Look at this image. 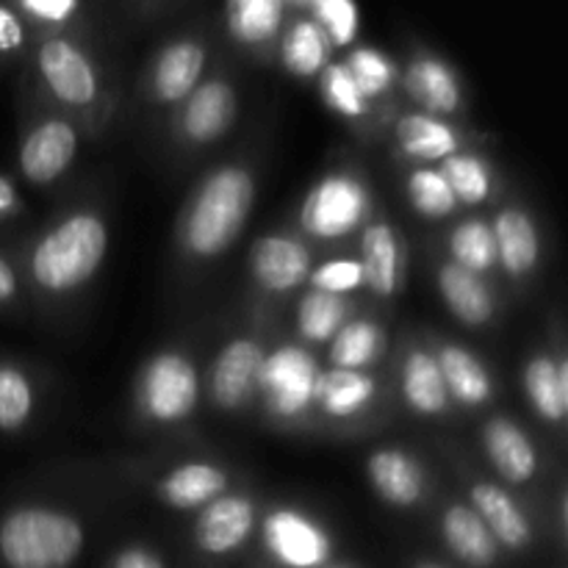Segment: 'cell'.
Masks as SVG:
<instances>
[{"label":"cell","instance_id":"cell-1","mask_svg":"<svg viewBox=\"0 0 568 568\" xmlns=\"http://www.w3.org/2000/svg\"><path fill=\"white\" fill-rule=\"evenodd\" d=\"M253 178L242 166L211 172L186 220V247L200 258H214L231 247L253 209Z\"/></svg>","mask_w":568,"mask_h":568},{"label":"cell","instance_id":"cell-2","mask_svg":"<svg viewBox=\"0 0 568 568\" xmlns=\"http://www.w3.org/2000/svg\"><path fill=\"white\" fill-rule=\"evenodd\" d=\"M109 247V231L94 214H72L31 253V275L44 292H72L98 272Z\"/></svg>","mask_w":568,"mask_h":568},{"label":"cell","instance_id":"cell-3","mask_svg":"<svg viewBox=\"0 0 568 568\" xmlns=\"http://www.w3.org/2000/svg\"><path fill=\"white\" fill-rule=\"evenodd\" d=\"M81 549V525L59 510L20 508L0 521V558L9 568H67Z\"/></svg>","mask_w":568,"mask_h":568},{"label":"cell","instance_id":"cell-4","mask_svg":"<svg viewBox=\"0 0 568 568\" xmlns=\"http://www.w3.org/2000/svg\"><path fill=\"white\" fill-rule=\"evenodd\" d=\"M369 214V194L353 175H331L305 197L300 220L311 236L338 239L361 225Z\"/></svg>","mask_w":568,"mask_h":568},{"label":"cell","instance_id":"cell-5","mask_svg":"<svg viewBox=\"0 0 568 568\" xmlns=\"http://www.w3.org/2000/svg\"><path fill=\"white\" fill-rule=\"evenodd\" d=\"M316 383H320L316 361L303 349L283 347L261 361L258 386L277 416L303 414L314 403Z\"/></svg>","mask_w":568,"mask_h":568},{"label":"cell","instance_id":"cell-6","mask_svg":"<svg viewBox=\"0 0 568 568\" xmlns=\"http://www.w3.org/2000/svg\"><path fill=\"white\" fill-rule=\"evenodd\" d=\"M144 410L155 422H181L197 405V372L181 353H161L144 369Z\"/></svg>","mask_w":568,"mask_h":568},{"label":"cell","instance_id":"cell-7","mask_svg":"<svg viewBox=\"0 0 568 568\" xmlns=\"http://www.w3.org/2000/svg\"><path fill=\"white\" fill-rule=\"evenodd\" d=\"M39 72L50 92L67 105H89L98 98V72L81 48L64 37L44 39L39 48Z\"/></svg>","mask_w":568,"mask_h":568},{"label":"cell","instance_id":"cell-8","mask_svg":"<svg viewBox=\"0 0 568 568\" xmlns=\"http://www.w3.org/2000/svg\"><path fill=\"white\" fill-rule=\"evenodd\" d=\"M264 541L275 560L288 568H316L331 555V538L316 521L297 510H275L264 521Z\"/></svg>","mask_w":568,"mask_h":568},{"label":"cell","instance_id":"cell-9","mask_svg":"<svg viewBox=\"0 0 568 568\" xmlns=\"http://www.w3.org/2000/svg\"><path fill=\"white\" fill-rule=\"evenodd\" d=\"M78 136L70 122L48 120L33 128L20 148V170L31 183H50L72 164Z\"/></svg>","mask_w":568,"mask_h":568},{"label":"cell","instance_id":"cell-10","mask_svg":"<svg viewBox=\"0 0 568 568\" xmlns=\"http://www.w3.org/2000/svg\"><path fill=\"white\" fill-rule=\"evenodd\" d=\"M264 349L253 338H236L227 344L211 369V394L222 408H236L258 383Z\"/></svg>","mask_w":568,"mask_h":568},{"label":"cell","instance_id":"cell-11","mask_svg":"<svg viewBox=\"0 0 568 568\" xmlns=\"http://www.w3.org/2000/svg\"><path fill=\"white\" fill-rule=\"evenodd\" d=\"M255 527V508L244 497H216L197 519V544L209 555H227L242 547Z\"/></svg>","mask_w":568,"mask_h":568},{"label":"cell","instance_id":"cell-12","mask_svg":"<svg viewBox=\"0 0 568 568\" xmlns=\"http://www.w3.org/2000/svg\"><path fill=\"white\" fill-rule=\"evenodd\" d=\"M233 120H236V94L227 81L214 78V81L197 83V89L186 98L183 131L194 142H214L233 125Z\"/></svg>","mask_w":568,"mask_h":568},{"label":"cell","instance_id":"cell-13","mask_svg":"<svg viewBox=\"0 0 568 568\" xmlns=\"http://www.w3.org/2000/svg\"><path fill=\"white\" fill-rule=\"evenodd\" d=\"M311 255L288 236H264L250 253L253 277L270 292H288L308 275Z\"/></svg>","mask_w":568,"mask_h":568},{"label":"cell","instance_id":"cell-14","mask_svg":"<svg viewBox=\"0 0 568 568\" xmlns=\"http://www.w3.org/2000/svg\"><path fill=\"white\" fill-rule=\"evenodd\" d=\"M205 70V48L197 39H178L166 44L153 67V89L164 103L186 100L197 89Z\"/></svg>","mask_w":568,"mask_h":568},{"label":"cell","instance_id":"cell-15","mask_svg":"<svg viewBox=\"0 0 568 568\" xmlns=\"http://www.w3.org/2000/svg\"><path fill=\"white\" fill-rule=\"evenodd\" d=\"M486 453L494 469L514 486L532 480L538 471V455L527 433L510 419H491L483 430Z\"/></svg>","mask_w":568,"mask_h":568},{"label":"cell","instance_id":"cell-16","mask_svg":"<svg viewBox=\"0 0 568 568\" xmlns=\"http://www.w3.org/2000/svg\"><path fill=\"white\" fill-rule=\"evenodd\" d=\"M366 471H369L375 491L397 508H410L419 503L422 491H425L419 464L399 449H377L366 464Z\"/></svg>","mask_w":568,"mask_h":568},{"label":"cell","instance_id":"cell-17","mask_svg":"<svg viewBox=\"0 0 568 568\" xmlns=\"http://www.w3.org/2000/svg\"><path fill=\"white\" fill-rule=\"evenodd\" d=\"M405 89L425 109V114H449L460 105V87L453 67L442 59L422 55L405 72Z\"/></svg>","mask_w":568,"mask_h":568},{"label":"cell","instance_id":"cell-18","mask_svg":"<svg viewBox=\"0 0 568 568\" xmlns=\"http://www.w3.org/2000/svg\"><path fill=\"white\" fill-rule=\"evenodd\" d=\"M471 505H475V514L486 521L491 536L503 541V547L521 549L530 544V521L508 491L494 483H477L471 488Z\"/></svg>","mask_w":568,"mask_h":568},{"label":"cell","instance_id":"cell-19","mask_svg":"<svg viewBox=\"0 0 568 568\" xmlns=\"http://www.w3.org/2000/svg\"><path fill=\"white\" fill-rule=\"evenodd\" d=\"M494 242H497V261H503L508 275L521 277L538 264L541 242H538L536 222L525 211L505 209L494 222Z\"/></svg>","mask_w":568,"mask_h":568},{"label":"cell","instance_id":"cell-20","mask_svg":"<svg viewBox=\"0 0 568 568\" xmlns=\"http://www.w3.org/2000/svg\"><path fill=\"white\" fill-rule=\"evenodd\" d=\"M438 288L444 303L466 325H486L494 316V294L480 275L464 270L458 264H447L438 272Z\"/></svg>","mask_w":568,"mask_h":568},{"label":"cell","instance_id":"cell-21","mask_svg":"<svg viewBox=\"0 0 568 568\" xmlns=\"http://www.w3.org/2000/svg\"><path fill=\"white\" fill-rule=\"evenodd\" d=\"M442 530L449 549H453L464 564L475 568H488L497 560V538L491 536L486 521L475 514V508L453 505V508L444 514Z\"/></svg>","mask_w":568,"mask_h":568},{"label":"cell","instance_id":"cell-22","mask_svg":"<svg viewBox=\"0 0 568 568\" xmlns=\"http://www.w3.org/2000/svg\"><path fill=\"white\" fill-rule=\"evenodd\" d=\"M227 488L225 471L211 464H183L161 480V499L178 510H192L214 503Z\"/></svg>","mask_w":568,"mask_h":568},{"label":"cell","instance_id":"cell-23","mask_svg":"<svg viewBox=\"0 0 568 568\" xmlns=\"http://www.w3.org/2000/svg\"><path fill=\"white\" fill-rule=\"evenodd\" d=\"M227 31L244 48L275 42L283 31L286 0H227Z\"/></svg>","mask_w":568,"mask_h":568},{"label":"cell","instance_id":"cell-24","mask_svg":"<svg viewBox=\"0 0 568 568\" xmlns=\"http://www.w3.org/2000/svg\"><path fill=\"white\" fill-rule=\"evenodd\" d=\"M364 258H361V270H364V283L377 294V297H392L399 286V239L383 222H375L364 231Z\"/></svg>","mask_w":568,"mask_h":568},{"label":"cell","instance_id":"cell-25","mask_svg":"<svg viewBox=\"0 0 568 568\" xmlns=\"http://www.w3.org/2000/svg\"><path fill=\"white\" fill-rule=\"evenodd\" d=\"M331 39L314 17H300L286 28L281 39V59L286 70L297 78L320 75L331 59Z\"/></svg>","mask_w":568,"mask_h":568},{"label":"cell","instance_id":"cell-26","mask_svg":"<svg viewBox=\"0 0 568 568\" xmlns=\"http://www.w3.org/2000/svg\"><path fill=\"white\" fill-rule=\"evenodd\" d=\"M403 394L416 414L436 416L444 414L449 405L447 386H444L442 369L436 358L425 349H414L403 366Z\"/></svg>","mask_w":568,"mask_h":568},{"label":"cell","instance_id":"cell-27","mask_svg":"<svg viewBox=\"0 0 568 568\" xmlns=\"http://www.w3.org/2000/svg\"><path fill=\"white\" fill-rule=\"evenodd\" d=\"M372 397H375V381L369 375L353 369H331L320 375L314 403H320L327 416L347 419V416L361 414L372 403Z\"/></svg>","mask_w":568,"mask_h":568},{"label":"cell","instance_id":"cell-28","mask_svg":"<svg viewBox=\"0 0 568 568\" xmlns=\"http://www.w3.org/2000/svg\"><path fill=\"white\" fill-rule=\"evenodd\" d=\"M449 397L464 405H483L491 397V377L486 366L464 347H444L436 358Z\"/></svg>","mask_w":568,"mask_h":568},{"label":"cell","instance_id":"cell-29","mask_svg":"<svg viewBox=\"0 0 568 568\" xmlns=\"http://www.w3.org/2000/svg\"><path fill=\"white\" fill-rule=\"evenodd\" d=\"M525 388L538 414L549 422H560L568 410V369L549 355H538L525 369Z\"/></svg>","mask_w":568,"mask_h":568},{"label":"cell","instance_id":"cell-30","mask_svg":"<svg viewBox=\"0 0 568 568\" xmlns=\"http://www.w3.org/2000/svg\"><path fill=\"white\" fill-rule=\"evenodd\" d=\"M397 139L399 148L410 155V159L422 161H438L447 159L458 150V139H455L453 128L438 122L430 114H408L397 122Z\"/></svg>","mask_w":568,"mask_h":568},{"label":"cell","instance_id":"cell-31","mask_svg":"<svg viewBox=\"0 0 568 568\" xmlns=\"http://www.w3.org/2000/svg\"><path fill=\"white\" fill-rule=\"evenodd\" d=\"M383 333L372 322H349L333 336L331 364L333 369L361 372L381 355Z\"/></svg>","mask_w":568,"mask_h":568},{"label":"cell","instance_id":"cell-32","mask_svg":"<svg viewBox=\"0 0 568 568\" xmlns=\"http://www.w3.org/2000/svg\"><path fill=\"white\" fill-rule=\"evenodd\" d=\"M344 320H347V303L338 294L327 292H311L300 300L297 308V327L300 336L308 342H327L342 331Z\"/></svg>","mask_w":568,"mask_h":568},{"label":"cell","instance_id":"cell-33","mask_svg":"<svg viewBox=\"0 0 568 568\" xmlns=\"http://www.w3.org/2000/svg\"><path fill=\"white\" fill-rule=\"evenodd\" d=\"M449 250L455 255V264L464 270L480 272L491 270L497 264V242H494V231L480 220H469L453 231V242Z\"/></svg>","mask_w":568,"mask_h":568},{"label":"cell","instance_id":"cell-34","mask_svg":"<svg viewBox=\"0 0 568 568\" xmlns=\"http://www.w3.org/2000/svg\"><path fill=\"white\" fill-rule=\"evenodd\" d=\"M442 175L449 183V189H453L455 200H464L469 205L483 203L491 194V172H488V166L477 155H447Z\"/></svg>","mask_w":568,"mask_h":568},{"label":"cell","instance_id":"cell-35","mask_svg":"<svg viewBox=\"0 0 568 568\" xmlns=\"http://www.w3.org/2000/svg\"><path fill=\"white\" fill-rule=\"evenodd\" d=\"M31 410V381L17 366H0V430H20Z\"/></svg>","mask_w":568,"mask_h":568},{"label":"cell","instance_id":"cell-36","mask_svg":"<svg viewBox=\"0 0 568 568\" xmlns=\"http://www.w3.org/2000/svg\"><path fill=\"white\" fill-rule=\"evenodd\" d=\"M344 67L366 100L381 98L394 81V64L375 48H355L344 61Z\"/></svg>","mask_w":568,"mask_h":568},{"label":"cell","instance_id":"cell-37","mask_svg":"<svg viewBox=\"0 0 568 568\" xmlns=\"http://www.w3.org/2000/svg\"><path fill=\"white\" fill-rule=\"evenodd\" d=\"M408 194L414 209L422 216H430V220H442V216L453 214L455 205H458L449 183L436 170H416L408 181Z\"/></svg>","mask_w":568,"mask_h":568},{"label":"cell","instance_id":"cell-38","mask_svg":"<svg viewBox=\"0 0 568 568\" xmlns=\"http://www.w3.org/2000/svg\"><path fill=\"white\" fill-rule=\"evenodd\" d=\"M311 11H314V20L320 22L327 39H331V44L347 48V44L355 42L361 22L355 0H320Z\"/></svg>","mask_w":568,"mask_h":568},{"label":"cell","instance_id":"cell-39","mask_svg":"<svg viewBox=\"0 0 568 568\" xmlns=\"http://www.w3.org/2000/svg\"><path fill=\"white\" fill-rule=\"evenodd\" d=\"M322 98L344 116H361L366 111V98L358 92L344 64H327L322 70Z\"/></svg>","mask_w":568,"mask_h":568},{"label":"cell","instance_id":"cell-40","mask_svg":"<svg viewBox=\"0 0 568 568\" xmlns=\"http://www.w3.org/2000/svg\"><path fill=\"white\" fill-rule=\"evenodd\" d=\"M311 283H314L316 292H327V294H347L353 288H358L364 283V270H361V261L353 258H336L327 261L325 266L311 275Z\"/></svg>","mask_w":568,"mask_h":568},{"label":"cell","instance_id":"cell-41","mask_svg":"<svg viewBox=\"0 0 568 568\" xmlns=\"http://www.w3.org/2000/svg\"><path fill=\"white\" fill-rule=\"evenodd\" d=\"M17 14H26L44 26H61L81 9V0H14Z\"/></svg>","mask_w":568,"mask_h":568},{"label":"cell","instance_id":"cell-42","mask_svg":"<svg viewBox=\"0 0 568 568\" xmlns=\"http://www.w3.org/2000/svg\"><path fill=\"white\" fill-rule=\"evenodd\" d=\"M26 44V26L14 6L0 0V55H11Z\"/></svg>","mask_w":568,"mask_h":568},{"label":"cell","instance_id":"cell-43","mask_svg":"<svg viewBox=\"0 0 568 568\" xmlns=\"http://www.w3.org/2000/svg\"><path fill=\"white\" fill-rule=\"evenodd\" d=\"M114 568H164L155 555L144 552V549H125L120 558L114 560Z\"/></svg>","mask_w":568,"mask_h":568},{"label":"cell","instance_id":"cell-44","mask_svg":"<svg viewBox=\"0 0 568 568\" xmlns=\"http://www.w3.org/2000/svg\"><path fill=\"white\" fill-rule=\"evenodd\" d=\"M14 294H17V275L14 270H11L9 261L0 255V303H9Z\"/></svg>","mask_w":568,"mask_h":568},{"label":"cell","instance_id":"cell-45","mask_svg":"<svg viewBox=\"0 0 568 568\" xmlns=\"http://www.w3.org/2000/svg\"><path fill=\"white\" fill-rule=\"evenodd\" d=\"M17 205V192H14V183L9 178L0 175V216L11 214Z\"/></svg>","mask_w":568,"mask_h":568},{"label":"cell","instance_id":"cell-46","mask_svg":"<svg viewBox=\"0 0 568 568\" xmlns=\"http://www.w3.org/2000/svg\"><path fill=\"white\" fill-rule=\"evenodd\" d=\"M416 568H442V566H433V564H422V566H416Z\"/></svg>","mask_w":568,"mask_h":568}]
</instances>
